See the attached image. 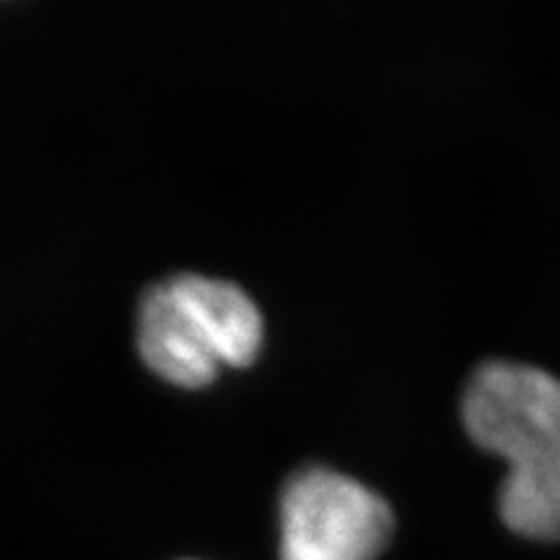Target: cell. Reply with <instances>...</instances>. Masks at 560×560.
I'll list each match as a JSON object with an SVG mask.
<instances>
[{
  "mask_svg": "<svg viewBox=\"0 0 560 560\" xmlns=\"http://www.w3.org/2000/svg\"><path fill=\"white\" fill-rule=\"evenodd\" d=\"M388 502L335 469L294 475L280 498L283 560H376L393 535Z\"/></svg>",
  "mask_w": 560,
  "mask_h": 560,
  "instance_id": "obj_3",
  "label": "cell"
},
{
  "mask_svg": "<svg viewBox=\"0 0 560 560\" xmlns=\"http://www.w3.org/2000/svg\"><path fill=\"white\" fill-rule=\"evenodd\" d=\"M463 420L471 442L506 463L498 502L506 528L560 539V378L490 360L467 383Z\"/></svg>",
  "mask_w": 560,
  "mask_h": 560,
  "instance_id": "obj_1",
  "label": "cell"
},
{
  "mask_svg": "<svg viewBox=\"0 0 560 560\" xmlns=\"http://www.w3.org/2000/svg\"><path fill=\"white\" fill-rule=\"evenodd\" d=\"M261 337L259 308L226 280L180 273L152 285L140 302V358L178 388H203L222 366H248Z\"/></svg>",
  "mask_w": 560,
  "mask_h": 560,
  "instance_id": "obj_2",
  "label": "cell"
}]
</instances>
